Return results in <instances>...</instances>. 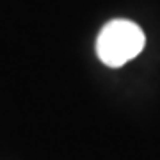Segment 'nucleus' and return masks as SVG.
Segmentation results:
<instances>
[{"label":"nucleus","instance_id":"1","mask_svg":"<svg viewBox=\"0 0 160 160\" xmlns=\"http://www.w3.org/2000/svg\"><path fill=\"white\" fill-rule=\"evenodd\" d=\"M146 38L142 29L130 20H110L96 39V53L109 68H119L142 52Z\"/></svg>","mask_w":160,"mask_h":160}]
</instances>
